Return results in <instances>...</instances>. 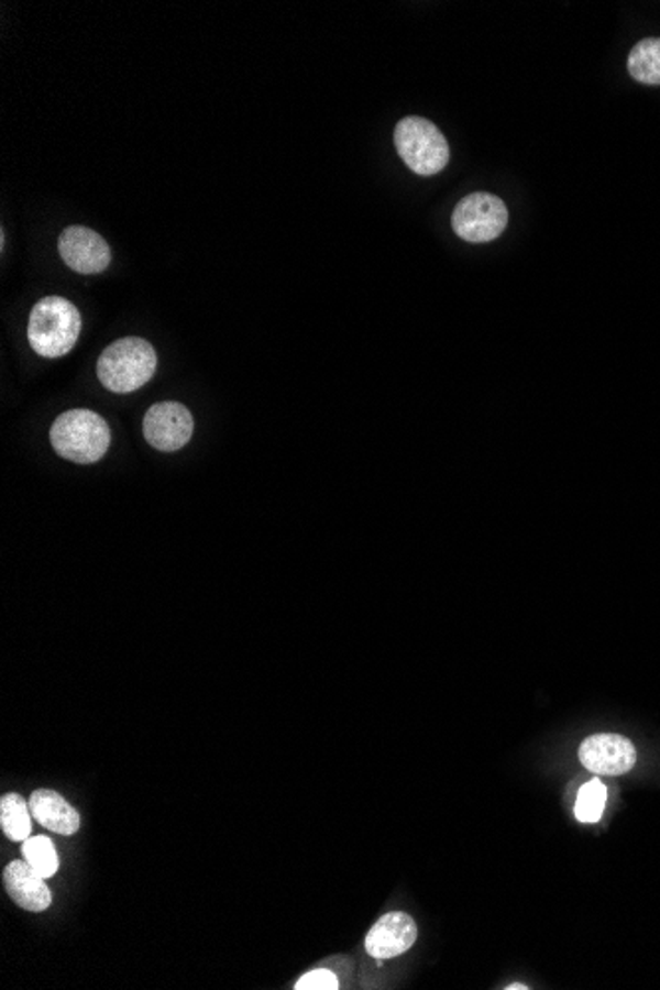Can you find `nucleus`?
<instances>
[{
    "label": "nucleus",
    "instance_id": "1",
    "mask_svg": "<svg viewBox=\"0 0 660 990\" xmlns=\"http://www.w3.org/2000/svg\"><path fill=\"white\" fill-rule=\"evenodd\" d=\"M81 332V315L74 302L50 295L30 312L29 342L44 359L66 356L76 346Z\"/></svg>",
    "mask_w": 660,
    "mask_h": 990
},
{
    "label": "nucleus",
    "instance_id": "2",
    "mask_svg": "<svg viewBox=\"0 0 660 990\" xmlns=\"http://www.w3.org/2000/svg\"><path fill=\"white\" fill-rule=\"evenodd\" d=\"M50 441L59 457L89 465L108 453L111 443L108 421L89 409L62 414L50 429Z\"/></svg>",
    "mask_w": 660,
    "mask_h": 990
},
{
    "label": "nucleus",
    "instance_id": "3",
    "mask_svg": "<svg viewBox=\"0 0 660 990\" xmlns=\"http://www.w3.org/2000/svg\"><path fill=\"white\" fill-rule=\"evenodd\" d=\"M156 352L145 339L127 337L101 352L98 378L109 392L131 394L155 376Z\"/></svg>",
    "mask_w": 660,
    "mask_h": 990
},
{
    "label": "nucleus",
    "instance_id": "4",
    "mask_svg": "<svg viewBox=\"0 0 660 990\" xmlns=\"http://www.w3.org/2000/svg\"><path fill=\"white\" fill-rule=\"evenodd\" d=\"M402 161L419 176L441 173L449 163V145L443 133L424 117H404L394 131Z\"/></svg>",
    "mask_w": 660,
    "mask_h": 990
},
{
    "label": "nucleus",
    "instance_id": "5",
    "mask_svg": "<svg viewBox=\"0 0 660 990\" xmlns=\"http://www.w3.org/2000/svg\"><path fill=\"white\" fill-rule=\"evenodd\" d=\"M453 230L461 240L469 243H486L505 232L508 223V208L495 195L475 193L455 206L451 216Z\"/></svg>",
    "mask_w": 660,
    "mask_h": 990
},
{
    "label": "nucleus",
    "instance_id": "6",
    "mask_svg": "<svg viewBox=\"0 0 660 990\" xmlns=\"http://www.w3.org/2000/svg\"><path fill=\"white\" fill-rule=\"evenodd\" d=\"M143 433L148 446L173 453L190 441L195 433V418L178 402H161L148 408L143 419Z\"/></svg>",
    "mask_w": 660,
    "mask_h": 990
},
{
    "label": "nucleus",
    "instance_id": "7",
    "mask_svg": "<svg viewBox=\"0 0 660 990\" xmlns=\"http://www.w3.org/2000/svg\"><path fill=\"white\" fill-rule=\"evenodd\" d=\"M580 761L595 776H623L635 768L637 749L619 734H595L580 746Z\"/></svg>",
    "mask_w": 660,
    "mask_h": 990
},
{
    "label": "nucleus",
    "instance_id": "8",
    "mask_svg": "<svg viewBox=\"0 0 660 990\" xmlns=\"http://www.w3.org/2000/svg\"><path fill=\"white\" fill-rule=\"evenodd\" d=\"M59 255L69 270L81 275L106 272L111 263L108 242L84 226H69L58 240Z\"/></svg>",
    "mask_w": 660,
    "mask_h": 990
},
{
    "label": "nucleus",
    "instance_id": "9",
    "mask_svg": "<svg viewBox=\"0 0 660 990\" xmlns=\"http://www.w3.org/2000/svg\"><path fill=\"white\" fill-rule=\"evenodd\" d=\"M418 939V925L414 917L404 912H389L374 923L366 935V952L370 957L384 961L408 952Z\"/></svg>",
    "mask_w": 660,
    "mask_h": 990
},
{
    "label": "nucleus",
    "instance_id": "10",
    "mask_svg": "<svg viewBox=\"0 0 660 990\" xmlns=\"http://www.w3.org/2000/svg\"><path fill=\"white\" fill-rule=\"evenodd\" d=\"M2 883L10 900L26 912H46L52 903L46 878L38 875L26 860H12L2 872Z\"/></svg>",
    "mask_w": 660,
    "mask_h": 990
},
{
    "label": "nucleus",
    "instance_id": "11",
    "mask_svg": "<svg viewBox=\"0 0 660 990\" xmlns=\"http://www.w3.org/2000/svg\"><path fill=\"white\" fill-rule=\"evenodd\" d=\"M30 813L40 825L58 835L72 836L79 831V813L64 796L52 789H38L30 795Z\"/></svg>",
    "mask_w": 660,
    "mask_h": 990
},
{
    "label": "nucleus",
    "instance_id": "12",
    "mask_svg": "<svg viewBox=\"0 0 660 990\" xmlns=\"http://www.w3.org/2000/svg\"><path fill=\"white\" fill-rule=\"evenodd\" d=\"M29 811L30 803H26V799L16 793H9L0 799V826H2V833L9 836L10 840L24 843L26 838H30L32 813Z\"/></svg>",
    "mask_w": 660,
    "mask_h": 990
},
{
    "label": "nucleus",
    "instance_id": "13",
    "mask_svg": "<svg viewBox=\"0 0 660 990\" xmlns=\"http://www.w3.org/2000/svg\"><path fill=\"white\" fill-rule=\"evenodd\" d=\"M629 74L645 86H660V38H645L627 59Z\"/></svg>",
    "mask_w": 660,
    "mask_h": 990
},
{
    "label": "nucleus",
    "instance_id": "14",
    "mask_svg": "<svg viewBox=\"0 0 660 990\" xmlns=\"http://www.w3.org/2000/svg\"><path fill=\"white\" fill-rule=\"evenodd\" d=\"M22 856L44 878L56 876L59 868L58 850L48 836H30L22 845Z\"/></svg>",
    "mask_w": 660,
    "mask_h": 990
},
{
    "label": "nucleus",
    "instance_id": "15",
    "mask_svg": "<svg viewBox=\"0 0 660 990\" xmlns=\"http://www.w3.org/2000/svg\"><path fill=\"white\" fill-rule=\"evenodd\" d=\"M607 803V789L602 781H590L580 789L575 801V816L580 823H597Z\"/></svg>",
    "mask_w": 660,
    "mask_h": 990
},
{
    "label": "nucleus",
    "instance_id": "16",
    "mask_svg": "<svg viewBox=\"0 0 660 990\" xmlns=\"http://www.w3.org/2000/svg\"><path fill=\"white\" fill-rule=\"evenodd\" d=\"M339 989V979L334 977V972L327 969H315L307 975H302L299 981L295 982V990H337Z\"/></svg>",
    "mask_w": 660,
    "mask_h": 990
},
{
    "label": "nucleus",
    "instance_id": "17",
    "mask_svg": "<svg viewBox=\"0 0 660 990\" xmlns=\"http://www.w3.org/2000/svg\"><path fill=\"white\" fill-rule=\"evenodd\" d=\"M506 989H508V990H526V989H528V987H525V985H510V987H506Z\"/></svg>",
    "mask_w": 660,
    "mask_h": 990
}]
</instances>
